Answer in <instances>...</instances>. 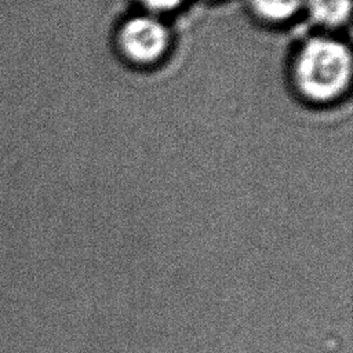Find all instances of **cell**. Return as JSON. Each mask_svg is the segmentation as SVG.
Instances as JSON below:
<instances>
[{
	"label": "cell",
	"instance_id": "cell-3",
	"mask_svg": "<svg viewBox=\"0 0 353 353\" xmlns=\"http://www.w3.org/2000/svg\"><path fill=\"white\" fill-rule=\"evenodd\" d=\"M307 8L314 21L325 26L343 25L350 15V0H307Z\"/></svg>",
	"mask_w": 353,
	"mask_h": 353
},
{
	"label": "cell",
	"instance_id": "cell-5",
	"mask_svg": "<svg viewBox=\"0 0 353 353\" xmlns=\"http://www.w3.org/2000/svg\"><path fill=\"white\" fill-rule=\"evenodd\" d=\"M139 3L153 11H168L178 7L182 0H139Z\"/></svg>",
	"mask_w": 353,
	"mask_h": 353
},
{
	"label": "cell",
	"instance_id": "cell-4",
	"mask_svg": "<svg viewBox=\"0 0 353 353\" xmlns=\"http://www.w3.org/2000/svg\"><path fill=\"white\" fill-rule=\"evenodd\" d=\"M258 15L268 21H285L302 6L303 0H250Z\"/></svg>",
	"mask_w": 353,
	"mask_h": 353
},
{
	"label": "cell",
	"instance_id": "cell-1",
	"mask_svg": "<svg viewBox=\"0 0 353 353\" xmlns=\"http://www.w3.org/2000/svg\"><path fill=\"white\" fill-rule=\"evenodd\" d=\"M352 76L349 48L336 40L314 37L302 50L295 65L296 84L313 101H330L345 91Z\"/></svg>",
	"mask_w": 353,
	"mask_h": 353
},
{
	"label": "cell",
	"instance_id": "cell-2",
	"mask_svg": "<svg viewBox=\"0 0 353 353\" xmlns=\"http://www.w3.org/2000/svg\"><path fill=\"white\" fill-rule=\"evenodd\" d=\"M168 30L156 18L135 17L120 30V46L124 54L135 62H153L167 50Z\"/></svg>",
	"mask_w": 353,
	"mask_h": 353
}]
</instances>
